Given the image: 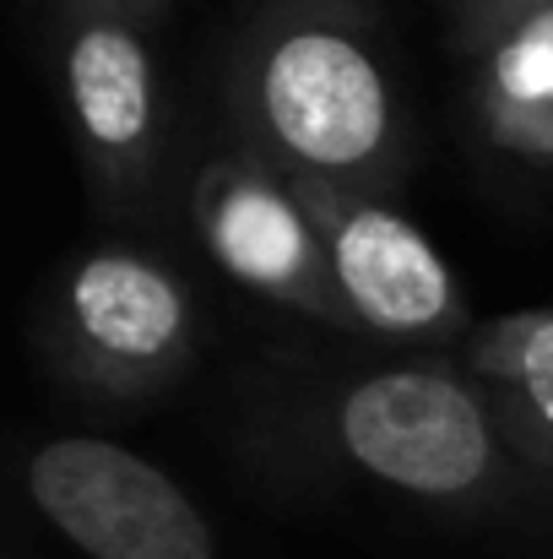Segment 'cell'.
Segmentation results:
<instances>
[{
  "instance_id": "10",
  "label": "cell",
  "mask_w": 553,
  "mask_h": 559,
  "mask_svg": "<svg viewBox=\"0 0 553 559\" xmlns=\"http://www.w3.org/2000/svg\"><path fill=\"white\" fill-rule=\"evenodd\" d=\"M543 11H553V0H456V22H461V38L472 44V55L483 44H494L500 33H510L516 22L543 16Z\"/></svg>"
},
{
  "instance_id": "11",
  "label": "cell",
  "mask_w": 553,
  "mask_h": 559,
  "mask_svg": "<svg viewBox=\"0 0 553 559\" xmlns=\"http://www.w3.org/2000/svg\"><path fill=\"white\" fill-rule=\"evenodd\" d=\"M60 5H104V11H120V16H136L142 27L164 11V0H60Z\"/></svg>"
},
{
  "instance_id": "8",
  "label": "cell",
  "mask_w": 553,
  "mask_h": 559,
  "mask_svg": "<svg viewBox=\"0 0 553 559\" xmlns=\"http://www.w3.org/2000/svg\"><path fill=\"white\" fill-rule=\"evenodd\" d=\"M510 445L553 467V310H510L461 337V365Z\"/></svg>"
},
{
  "instance_id": "4",
  "label": "cell",
  "mask_w": 553,
  "mask_h": 559,
  "mask_svg": "<svg viewBox=\"0 0 553 559\" xmlns=\"http://www.w3.org/2000/svg\"><path fill=\"white\" fill-rule=\"evenodd\" d=\"M38 516L87 559H217V533L175 473L131 445L60 435L22 467Z\"/></svg>"
},
{
  "instance_id": "6",
  "label": "cell",
  "mask_w": 553,
  "mask_h": 559,
  "mask_svg": "<svg viewBox=\"0 0 553 559\" xmlns=\"http://www.w3.org/2000/svg\"><path fill=\"white\" fill-rule=\"evenodd\" d=\"M299 190L310 201V217L332 261V283L353 326L390 343H445L472 332L456 272L412 217H401L385 195L332 186Z\"/></svg>"
},
{
  "instance_id": "3",
  "label": "cell",
  "mask_w": 553,
  "mask_h": 559,
  "mask_svg": "<svg viewBox=\"0 0 553 559\" xmlns=\"http://www.w3.org/2000/svg\"><path fill=\"white\" fill-rule=\"evenodd\" d=\"M38 348L76 391L115 402L158 396L195 359L190 288L147 250H87L55 277L38 310Z\"/></svg>"
},
{
  "instance_id": "7",
  "label": "cell",
  "mask_w": 553,
  "mask_h": 559,
  "mask_svg": "<svg viewBox=\"0 0 553 559\" xmlns=\"http://www.w3.org/2000/svg\"><path fill=\"white\" fill-rule=\"evenodd\" d=\"M60 93L93 190L115 206L147 195L164 147V93L142 22L104 5H65Z\"/></svg>"
},
{
  "instance_id": "1",
  "label": "cell",
  "mask_w": 553,
  "mask_h": 559,
  "mask_svg": "<svg viewBox=\"0 0 553 559\" xmlns=\"http://www.w3.org/2000/svg\"><path fill=\"white\" fill-rule=\"evenodd\" d=\"M250 153L299 186L385 195L407 158L401 98L364 0H261L228 60Z\"/></svg>"
},
{
  "instance_id": "5",
  "label": "cell",
  "mask_w": 553,
  "mask_h": 559,
  "mask_svg": "<svg viewBox=\"0 0 553 559\" xmlns=\"http://www.w3.org/2000/svg\"><path fill=\"white\" fill-rule=\"evenodd\" d=\"M190 223L217 272H228L239 288L288 305L310 321L353 326L332 283V261L304 190L282 169H272L261 153L239 147L206 164L190 190Z\"/></svg>"
},
{
  "instance_id": "2",
  "label": "cell",
  "mask_w": 553,
  "mask_h": 559,
  "mask_svg": "<svg viewBox=\"0 0 553 559\" xmlns=\"http://www.w3.org/2000/svg\"><path fill=\"white\" fill-rule=\"evenodd\" d=\"M326 440L364 478L423 506H483L505 478V429L450 365L369 370L326 396Z\"/></svg>"
},
{
  "instance_id": "9",
  "label": "cell",
  "mask_w": 553,
  "mask_h": 559,
  "mask_svg": "<svg viewBox=\"0 0 553 559\" xmlns=\"http://www.w3.org/2000/svg\"><path fill=\"white\" fill-rule=\"evenodd\" d=\"M472 98L494 147L553 164V11L516 22L478 49Z\"/></svg>"
}]
</instances>
